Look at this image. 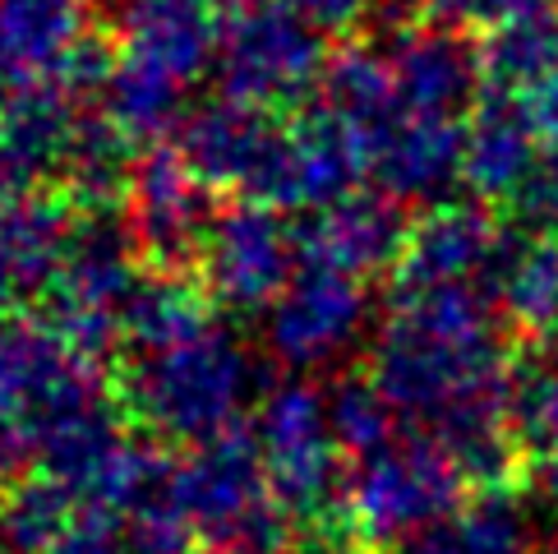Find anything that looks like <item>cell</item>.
I'll return each mask as SVG.
<instances>
[{"label": "cell", "instance_id": "obj_9", "mask_svg": "<svg viewBox=\"0 0 558 554\" xmlns=\"http://www.w3.org/2000/svg\"><path fill=\"white\" fill-rule=\"evenodd\" d=\"M194 268L213 305L231 314H258L287 291L301 268V241H295V227L282 222V208L245 200L213 217Z\"/></svg>", "mask_w": 558, "mask_h": 554}, {"label": "cell", "instance_id": "obj_15", "mask_svg": "<svg viewBox=\"0 0 558 554\" xmlns=\"http://www.w3.org/2000/svg\"><path fill=\"white\" fill-rule=\"evenodd\" d=\"M78 121V93L65 84H33L0 97V200L33 194L47 176L61 181Z\"/></svg>", "mask_w": 558, "mask_h": 554}, {"label": "cell", "instance_id": "obj_29", "mask_svg": "<svg viewBox=\"0 0 558 554\" xmlns=\"http://www.w3.org/2000/svg\"><path fill=\"white\" fill-rule=\"evenodd\" d=\"M116 527H121V537L130 541L134 554H194L198 550L194 522L181 504V485H175V467Z\"/></svg>", "mask_w": 558, "mask_h": 554}, {"label": "cell", "instance_id": "obj_36", "mask_svg": "<svg viewBox=\"0 0 558 554\" xmlns=\"http://www.w3.org/2000/svg\"><path fill=\"white\" fill-rule=\"evenodd\" d=\"M10 93V84H5V70H0V97H5Z\"/></svg>", "mask_w": 558, "mask_h": 554}, {"label": "cell", "instance_id": "obj_13", "mask_svg": "<svg viewBox=\"0 0 558 554\" xmlns=\"http://www.w3.org/2000/svg\"><path fill=\"white\" fill-rule=\"evenodd\" d=\"M282 125L287 121H277L268 107L222 93L185 116L175 130V148L208 190H235L245 200H258L282 144Z\"/></svg>", "mask_w": 558, "mask_h": 554}, {"label": "cell", "instance_id": "obj_5", "mask_svg": "<svg viewBox=\"0 0 558 554\" xmlns=\"http://www.w3.org/2000/svg\"><path fill=\"white\" fill-rule=\"evenodd\" d=\"M138 260L144 254L125 222H111L107 213H84L47 291V324L93 361L121 351L125 310L148 273L138 268Z\"/></svg>", "mask_w": 558, "mask_h": 554}, {"label": "cell", "instance_id": "obj_10", "mask_svg": "<svg viewBox=\"0 0 558 554\" xmlns=\"http://www.w3.org/2000/svg\"><path fill=\"white\" fill-rule=\"evenodd\" d=\"M369 296L365 277L301 264L287 291L264 310V342L277 365L295 374H318L342 365L365 338Z\"/></svg>", "mask_w": 558, "mask_h": 554}, {"label": "cell", "instance_id": "obj_7", "mask_svg": "<svg viewBox=\"0 0 558 554\" xmlns=\"http://www.w3.org/2000/svg\"><path fill=\"white\" fill-rule=\"evenodd\" d=\"M254 444L264 471L295 518H324L332 508L337 477H342V444H337L328 393L305 380H287L258 393L254 402Z\"/></svg>", "mask_w": 558, "mask_h": 554}, {"label": "cell", "instance_id": "obj_1", "mask_svg": "<svg viewBox=\"0 0 558 554\" xmlns=\"http://www.w3.org/2000/svg\"><path fill=\"white\" fill-rule=\"evenodd\" d=\"M222 24L208 0H116L111 61L97 88L102 116L134 144H157L185 121V97L217 70Z\"/></svg>", "mask_w": 558, "mask_h": 554}, {"label": "cell", "instance_id": "obj_26", "mask_svg": "<svg viewBox=\"0 0 558 554\" xmlns=\"http://www.w3.org/2000/svg\"><path fill=\"white\" fill-rule=\"evenodd\" d=\"M78 518H88V513L78 508V499H74V494L61 481L43 477V471H33V477L14 481L5 490V499H0V531H5V541L19 554H43V550H51Z\"/></svg>", "mask_w": 558, "mask_h": 554}, {"label": "cell", "instance_id": "obj_16", "mask_svg": "<svg viewBox=\"0 0 558 554\" xmlns=\"http://www.w3.org/2000/svg\"><path fill=\"white\" fill-rule=\"evenodd\" d=\"M462 157H466V130L457 125V116L402 111L374 138L365 171L378 181V194H388V200L429 204L462 176Z\"/></svg>", "mask_w": 558, "mask_h": 554}, {"label": "cell", "instance_id": "obj_22", "mask_svg": "<svg viewBox=\"0 0 558 554\" xmlns=\"http://www.w3.org/2000/svg\"><path fill=\"white\" fill-rule=\"evenodd\" d=\"M494 260L498 250L481 217L466 208H444L407 236L397 282H475V273Z\"/></svg>", "mask_w": 558, "mask_h": 554}, {"label": "cell", "instance_id": "obj_17", "mask_svg": "<svg viewBox=\"0 0 558 554\" xmlns=\"http://www.w3.org/2000/svg\"><path fill=\"white\" fill-rule=\"evenodd\" d=\"M74 236L65 194H10L0 200V314L47 296Z\"/></svg>", "mask_w": 558, "mask_h": 554}, {"label": "cell", "instance_id": "obj_24", "mask_svg": "<svg viewBox=\"0 0 558 554\" xmlns=\"http://www.w3.org/2000/svg\"><path fill=\"white\" fill-rule=\"evenodd\" d=\"M134 162V138L125 130H116L107 116H84L61 167L65 200L84 213H111L116 204H125Z\"/></svg>", "mask_w": 558, "mask_h": 554}, {"label": "cell", "instance_id": "obj_4", "mask_svg": "<svg viewBox=\"0 0 558 554\" xmlns=\"http://www.w3.org/2000/svg\"><path fill=\"white\" fill-rule=\"evenodd\" d=\"M175 485L204 554H287L295 545V513L277 499L245 425L190 448L175 467Z\"/></svg>", "mask_w": 558, "mask_h": 554}, {"label": "cell", "instance_id": "obj_20", "mask_svg": "<svg viewBox=\"0 0 558 554\" xmlns=\"http://www.w3.org/2000/svg\"><path fill=\"white\" fill-rule=\"evenodd\" d=\"M535 148H541V138H535L531 107L517 103V93L498 88L475 107V121L466 125L462 176L481 194H512L531 176Z\"/></svg>", "mask_w": 558, "mask_h": 554}, {"label": "cell", "instance_id": "obj_32", "mask_svg": "<svg viewBox=\"0 0 558 554\" xmlns=\"http://www.w3.org/2000/svg\"><path fill=\"white\" fill-rule=\"evenodd\" d=\"M531 121H535V138H541V153L558 167V74L545 79L531 97Z\"/></svg>", "mask_w": 558, "mask_h": 554}, {"label": "cell", "instance_id": "obj_12", "mask_svg": "<svg viewBox=\"0 0 558 554\" xmlns=\"http://www.w3.org/2000/svg\"><path fill=\"white\" fill-rule=\"evenodd\" d=\"M208 185L198 171L181 157V148H148L134 162L130 194H125V217L130 236L144 260L157 268H181L198 260V245L213 227V204Z\"/></svg>", "mask_w": 558, "mask_h": 554}, {"label": "cell", "instance_id": "obj_35", "mask_svg": "<svg viewBox=\"0 0 558 554\" xmlns=\"http://www.w3.org/2000/svg\"><path fill=\"white\" fill-rule=\"evenodd\" d=\"M0 554H19V550H14L10 541H5V531H0Z\"/></svg>", "mask_w": 558, "mask_h": 554}, {"label": "cell", "instance_id": "obj_8", "mask_svg": "<svg viewBox=\"0 0 558 554\" xmlns=\"http://www.w3.org/2000/svg\"><path fill=\"white\" fill-rule=\"evenodd\" d=\"M324 33H314L287 0H245L222 28L217 74L241 103L287 111L324 84Z\"/></svg>", "mask_w": 558, "mask_h": 554}, {"label": "cell", "instance_id": "obj_27", "mask_svg": "<svg viewBox=\"0 0 558 554\" xmlns=\"http://www.w3.org/2000/svg\"><path fill=\"white\" fill-rule=\"evenodd\" d=\"M397 554H522V522L498 499L448 513L421 537L397 545Z\"/></svg>", "mask_w": 558, "mask_h": 554}, {"label": "cell", "instance_id": "obj_28", "mask_svg": "<svg viewBox=\"0 0 558 554\" xmlns=\"http://www.w3.org/2000/svg\"><path fill=\"white\" fill-rule=\"evenodd\" d=\"M328 416H332L337 444L355 462L388 448L397 439V421H402L374 380H342L328 393Z\"/></svg>", "mask_w": 558, "mask_h": 554}, {"label": "cell", "instance_id": "obj_31", "mask_svg": "<svg viewBox=\"0 0 558 554\" xmlns=\"http://www.w3.org/2000/svg\"><path fill=\"white\" fill-rule=\"evenodd\" d=\"M43 554H134L130 541L121 537L116 522H102V518H78L61 541Z\"/></svg>", "mask_w": 558, "mask_h": 554}, {"label": "cell", "instance_id": "obj_34", "mask_svg": "<svg viewBox=\"0 0 558 554\" xmlns=\"http://www.w3.org/2000/svg\"><path fill=\"white\" fill-rule=\"evenodd\" d=\"M421 5H429L438 14H457V10H462V0H421Z\"/></svg>", "mask_w": 558, "mask_h": 554}, {"label": "cell", "instance_id": "obj_37", "mask_svg": "<svg viewBox=\"0 0 558 554\" xmlns=\"http://www.w3.org/2000/svg\"><path fill=\"white\" fill-rule=\"evenodd\" d=\"M208 5H231V0H208Z\"/></svg>", "mask_w": 558, "mask_h": 554}, {"label": "cell", "instance_id": "obj_14", "mask_svg": "<svg viewBox=\"0 0 558 554\" xmlns=\"http://www.w3.org/2000/svg\"><path fill=\"white\" fill-rule=\"evenodd\" d=\"M361 171H365L361 144L328 111H314L282 125V144H277L268 181L254 204H268L282 213H318L337 200H347Z\"/></svg>", "mask_w": 558, "mask_h": 554}, {"label": "cell", "instance_id": "obj_3", "mask_svg": "<svg viewBox=\"0 0 558 554\" xmlns=\"http://www.w3.org/2000/svg\"><path fill=\"white\" fill-rule=\"evenodd\" d=\"M107 402L97 361L47 320L0 324V471L37 467L56 434Z\"/></svg>", "mask_w": 558, "mask_h": 554}, {"label": "cell", "instance_id": "obj_19", "mask_svg": "<svg viewBox=\"0 0 558 554\" xmlns=\"http://www.w3.org/2000/svg\"><path fill=\"white\" fill-rule=\"evenodd\" d=\"M384 56H388L402 107L425 111V116H457V107L471 103L475 79L485 74L481 47H471L466 37L448 24L397 28Z\"/></svg>", "mask_w": 558, "mask_h": 554}, {"label": "cell", "instance_id": "obj_6", "mask_svg": "<svg viewBox=\"0 0 558 554\" xmlns=\"http://www.w3.org/2000/svg\"><path fill=\"white\" fill-rule=\"evenodd\" d=\"M462 471L438 439H392L351 467L342 485V522L361 541L407 545L457 504Z\"/></svg>", "mask_w": 558, "mask_h": 554}, {"label": "cell", "instance_id": "obj_18", "mask_svg": "<svg viewBox=\"0 0 558 554\" xmlns=\"http://www.w3.org/2000/svg\"><path fill=\"white\" fill-rule=\"evenodd\" d=\"M295 241H301V264L369 277L402 260L407 222L388 194H347V200L310 213L295 227Z\"/></svg>", "mask_w": 558, "mask_h": 554}, {"label": "cell", "instance_id": "obj_21", "mask_svg": "<svg viewBox=\"0 0 558 554\" xmlns=\"http://www.w3.org/2000/svg\"><path fill=\"white\" fill-rule=\"evenodd\" d=\"M318 103H324L318 111H328L361 144L365 157L374 148V138L407 111L402 97H397L388 56L369 47H347L332 56L324 70V84H318Z\"/></svg>", "mask_w": 558, "mask_h": 554}, {"label": "cell", "instance_id": "obj_25", "mask_svg": "<svg viewBox=\"0 0 558 554\" xmlns=\"http://www.w3.org/2000/svg\"><path fill=\"white\" fill-rule=\"evenodd\" d=\"M481 61L494 88H541L558 74V19L549 10H531L508 24H494L481 43Z\"/></svg>", "mask_w": 558, "mask_h": 554}, {"label": "cell", "instance_id": "obj_30", "mask_svg": "<svg viewBox=\"0 0 558 554\" xmlns=\"http://www.w3.org/2000/svg\"><path fill=\"white\" fill-rule=\"evenodd\" d=\"M287 5L305 19L314 33L324 37H347L369 19L374 0H287Z\"/></svg>", "mask_w": 558, "mask_h": 554}, {"label": "cell", "instance_id": "obj_2", "mask_svg": "<svg viewBox=\"0 0 558 554\" xmlns=\"http://www.w3.org/2000/svg\"><path fill=\"white\" fill-rule=\"evenodd\" d=\"M121 398L153 439L198 448L241 430V411L258 402V370L231 328L208 324L185 342L125 356Z\"/></svg>", "mask_w": 558, "mask_h": 554}, {"label": "cell", "instance_id": "obj_11", "mask_svg": "<svg viewBox=\"0 0 558 554\" xmlns=\"http://www.w3.org/2000/svg\"><path fill=\"white\" fill-rule=\"evenodd\" d=\"M111 47L93 43V0H0V70L5 84H65L88 97L102 88Z\"/></svg>", "mask_w": 558, "mask_h": 554}, {"label": "cell", "instance_id": "obj_23", "mask_svg": "<svg viewBox=\"0 0 558 554\" xmlns=\"http://www.w3.org/2000/svg\"><path fill=\"white\" fill-rule=\"evenodd\" d=\"M213 320V296L204 287L185 282L175 268H153L144 273L134 301L125 310V338L121 351H157V347H171V342H185L194 333H204Z\"/></svg>", "mask_w": 558, "mask_h": 554}, {"label": "cell", "instance_id": "obj_33", "mask_svg": "<svg viewBox=\"0 0 558 554\" xmlns=\"http://www.w3.org/2000/svg\"><path fill=\"white\" fill-rule=\"evenodd\" d=\"M287 554H361V550H355L347 537H342V531H332V527H324V531H314V537L310 541H295Z\"/></svg>", "mask_w": 558, "mask_h": 554}]
</instances>
